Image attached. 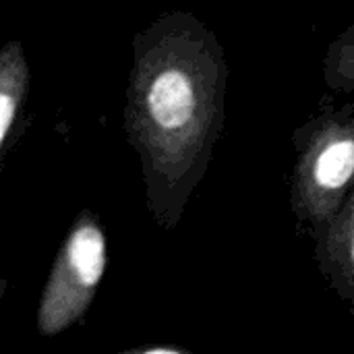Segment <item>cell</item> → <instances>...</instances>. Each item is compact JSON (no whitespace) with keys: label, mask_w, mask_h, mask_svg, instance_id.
I'll return each instance as SVG.
<instances>
[{"label":"cell","mask_w":354,"mask_h":354,"mask_svg":"<svg viewBox=\"0 0 354 354\" xmlns=\"http://www.w3.org/2000/svg\"><path fill=\"white\" fill-rule=\"evenodd\" d=\"M324 83L336 93L354 91V23L328 46L324 56Z\"/></svg>","instance_id":"obj_6"},{"label":"cell","mask_w":354,"mask_h":354,"mask_svg":"<svg viewBox=\"0 0 354 354\" xmlns=\"http://www.w3.org/2000/svg\"><path fill=\"white\" fill-rule=\"evenodd\" d=\"M4 292H6V280L0 278V301H2V297H4Z\"/></svg>","instance_id":"obj_7"},{"label":"cell","mask_w":354,"mask_h":354,"mask_svg":"<svg viewBox=\"0 0 354 354\" xmlns=\"http://www.w3.org/2000/svg\"><path fill=\"white\" fill-rule=\"evenodd\" d=\"M106 257L104 226L85 209L73 220L41 290L35 313L41 338H54L85 317L102 284Z\"/></svg>","instance_id":"obj_3"},{"label":"cell","mask_w":354,"mask_h":354,"mask_svg":"<svg viewBox=\"0 0 354 354\" xmlns=\"http://www.w3.org/2000/svg\"><path fill=\"white\" fill-rule=\"evenodd\" d=\"M226 83L224 48L193 12L168 10L133 37L124 133L162 230L178 226L207 172L224 127Z\"/></svg>","instance_id":"obj_1"},{"label":"cell","mask_w":354,"mask_h":354,"mask_svg":"<svg viewBox=\"0 0 354 354\" xmlns=\"http://www.w3.org/2000/svg\"><path fill=\"white\" fill-rule=\"evenodd\" d=\"M31 73L21 39H8L0 48V153L29 93Z\"/></svg>","instance_id":"obj_5"},{"label":"cell","mask_w":354,"mask_h":354,"mask_svg":"<svg viewBox=\"0 0 354 354\" xmlns=\"http://www.w3.org/2000/svg\"><path fill=\"white\" fill-rule=\"evenodd\" d=\"M295 147L290 209L317 241L354 189V102L305 122Z\"/></svg>","instance_id":"obj_2"},{"label":"cell","mask_w":354,"mask_h":354,"mask_svg":"<svg viewBox=\"0 0 354 354\" xmlns=\"http://www.w3.org/2000/svg\"><path fill=\"white\" fill-rule=\"evenodd\" d=\"M322 276L354 315V189L315 241Z\"/></svg>","instance_id":"obj_4"}]
</instances>
